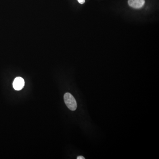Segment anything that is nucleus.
I'll use <instances>...</instances> for the list:
<instances>
[{
    "mask_svg": "<svg viewBox=\"0 0 159 159\" xmlns=\"http://www.w3.org/2000/svg\"><path fill=\"white\" fill-rule=\"evenodd\" d=\"M85 158L83 156H79L77 157V159H85Z\"/></svg>",
    "mask_w": 159,
    "mask_h": 159,
    "instance_id": "39448f33",
    "label": "nucleus"
},
{
    "mask_svg": "<svg viewBox=\"0 0 159 159\" xmlns=\"http://www.w3.org/2000/svg\"><path fill=\"white\" fill-rule=\"evenodd\" d=\"M79 3L81 4H84L85 2V0H77Z\"/></svg>",
    "mask_w": 159,
    "mask_h": 159,
    "instance_id": "20e7f679",
    "label": "nucleus"
},
{
    "mask_svg": "<svg viewBox=\"0 0 159 159\" xmlns=\"http://www.w3.org/2000/svg\"><path fill=\"white\" fill-rule=\"evenodd\" d=\"M145 0H129L128 4L131 7L134 9H139L142 8L145 5Z\"/></svg>",
    "mask_w": 159,
    "mask_h": 159,
    "instance_id": "7ed1b4c3",
    "label": "nucleus"
},
{
    "mask_svg": "<svg viewBox=\"0 0 159 159\" xmlns=\"http://www.w3.org/2000/svg\"><path fill=\"white\" fill-rule=\"evenodd\" d=\"M25 85L24 79L21 77H17L14 79L13 82V87L16 91L21 90Z\"/></svg>",
    "mask_w": 159,
    "mask_h": 159,
    "instance_id": "f03ea898",
    "label": "nucleus"
},
{
    "mask_svg": "<svg viewBox=\"0 0 159 159\" xmlns=\"http://www.w3.org/2000/svg\"><path fill=\"white\" fill-rule=\"evenodd\" d=\"M64 101L67 107L71 111H74L77 108V103L73 95L70 93H66L64 96Z\"/></svg>",
    "mask_w": 159,
    "mask_h": 159,
    "instance_id": "f257e3e1",
    "label": "nucleus"
}]
</instances>
